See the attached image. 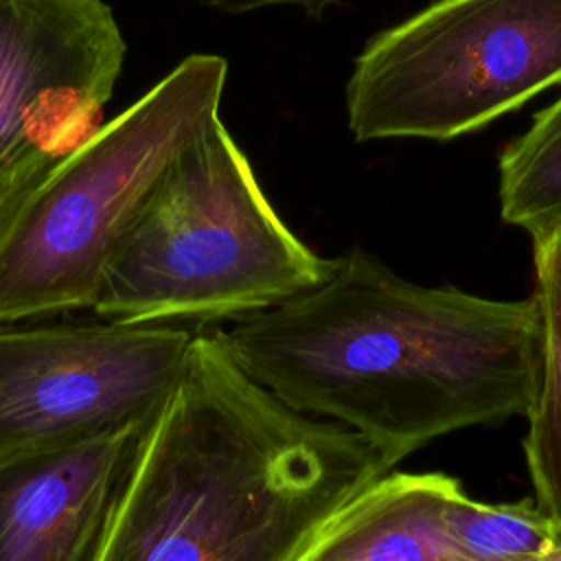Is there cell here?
I'll return each mask as SVG.
<instances>
[{
    "label": "cell",
    "instance_id": "6da1fadb",
    "mask_svg": "<svg viewBox=\"0 0 561 561\" xmlns=\"http://www.w3.org/2000/svg\"><path fill=\"white\" fill-rule=\"evenodd\" d=\"M213 333L256 386L357 432L390 467L438 436L526 416L539 362L533 298L416 285L362 248Z\"/></svg>",
    "mask_w": 561,
    "mask_h": 561
},
{
    "label": "cell",
    "instance_id": "7a4b0ae2",
    "mask_svg": "<svg viewBox=\"0 0 561 561\" xmlns=\"http://www.w3.org/2000/svg\"><path fill=\"white\" fill-rule=\"evenodd\" d=\"M390 469L364 436L289 410L197 331L94 561H296Z\"/></svg>",
    "mask_w": 561,
    "mask_h": 561
},
{
    "label": "cell",
    "instance_id": "3957f363",
    "mask_svg": "<svg viewBox=\"0 0 561 561\" xmlns=\"http://www.w3.org/2000/svg\"><path fill=\"white\" fill-rule=\"evenodd\" d=\"M333 270L265 197L221 116L167 169L118 237L92 305L116 322L237 320Z\"/></svg>",
    "mask_w": 561,
    "mask_h": 561
},
{
    "label": "cell",
    "instance_id": "277c9868",
    "mask_svg": "<svg viewBox=\"0 0 561 561\" xmlns=\"http://www.w3.org/2000/svg\"><path fill=\"white\" fill-rule=\"evenodd\" d=\"M226 77L219 55L184 57L42 178L0 228V322L92 309L118 237L219 118Z\"/></svg>",
    "mask_w": 561,
    "mask_h": 561
},
{
    "label": "cell",
    "instance_id": "5b68a950",
    "mask_svg": "<svg viewBox=\"0 0 561 561\" xmlns=\"http://www.w3.org/2000/svg\"><path fill=\"white\" fill-rule=\"evenodd\" d=\"M561 83V0H434L373 35L346 81L355 140H454Z\"/></svg>",
    "mask_w": 561,
    "mask_h": 561
},
{
    "label": "cell",
    "instance_id": "8992f818",
    "mask_svg": "<svg viewBox=\"0 0 561 561\" xmlns=\"http://www.w3.org/2000/svg\"><path fill=\"white\" fill-rule=\"evenodd\" d=\"M193 337L173 322H0V460L153 419Z\"/></svg>",
    "mask_w": 561,
    "mask_h": 561
},
{
    "label": "cell",
    "instance_id": "52a82bcc",
    "mask_svg": "<svg viewBox=\"0 0 561 561\" xmlns=\"http://www.w3.org/2000/svg\"><path fill=\"white\" fill-rule=\"evenodd\" d=\"M125 53L105 0H0V228L105 125Z\"/></svg>",
    "mask_w": 561,
    "mask_h": 561
},
{
    "label": "cell",
    "instance_id": "ba28073f",
    "mask_svg": "<svg viewBox=\"0 0 561 561\" xmlns=\"http://www.w3.org/2000/svg\"><path fill=\"white\" fill-rule=\"evenodd\" d=\"M151 421L0 460V561H94Z\"/></svg>",
    "mask_w": 561,
    "mask_h": 561
},
{
    "label": "cell",
    "instance_id": "9c48e42d",
    "mask_svg": "<svg viewBox=\"0 0 561 561\" xmlns=\"http://www.w3.org/2000/svg\"><path fill=\"white\" fill-rule=\"evenodd\" d=\"M458 489L445 473H386L348 500L296 561H458L447 533Z\"/></svg>",
    "mask_w": 561,
    "mask_h": 561
},
{
    "label": "cell",
    "instance_id": "30bf717a",
    "mask_svg": "<svg viewBox=\"0 0 561 561\" xmlns=\"http://www.w3.org/2000/svg\"><path fill=\"white\" fill-rule=\"evenodd\" d=\"M535 291L539 320V362L526 412L524 454L535 502L561 524V226L533 239Z\"/></svg>",
    "mask_w": 561,
    "mask_h": 561
},
{
    "label": "cell",
    "instance_id": "8fae6325",
    "mask_svg": "<svg viewBox=\"0 0 561 561\" xmlns=\"http://www.w3.org/2000/svg\"><path fill=\"white\" fill-rule=\"evenodd\" d=\"M500 213L539 239L561 226V96L500 153Z\"/></svg>",
    "mask_w": 561,
    "mask_h": 561
},
{
    "label": "cell",
    "instance_id": "7c38bea8",
    "mask_svg": "<svg viewBox=\"0 0 561 561\" xmlns=\"http://www.w3.org/2000/svg\"><path fill=\"white\" fill-rule=\"evenodd\" d=\"M447 533L458 561H543L554 543V522L537 502L484 504L462 486L449 500Z\"/></svg>",
    "mask_w": 561,
    "mask_h": 561
},
{
    "label": "cell",
    "instance_id": "4fadbf2b",
    "mask_svg": "<svg viewBox=\"0 0 561 561\" xmlns=\"http://www.w3.org/2000/svg\"><path fill=\"white\" fill-rule=\"evenodd\" d=\"M204 7L217 9L221 13H250L267 7H298L309 18H320L329 7L340 0H199Z\"/></svg>",
    "mask_w": 561,
    "mask_h": 561
},
{
    "label": "cell",
    "instance_id": "5bb4252c",
    "mask_svg": "<svg viewBox=\"0 0 561 561\" xmlns=\"http://www.w3.org/2000/svg\"><path fill=\"white\" fill-rule=\"evenodd\" d=\"M546 561H561V524H554V543Z\"/></svg>",
    "mask_w": 561,
    "mask_h": 561
}]
</instances>
